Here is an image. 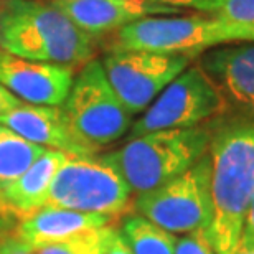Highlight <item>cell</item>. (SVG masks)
<instances>
[{
	"label": "cell",
	"instance_id": "1",
	"mask_svg": "<svg viewBox=\"0 0 254 254\" xmlns=\"http://www.w3.org/2000/svg\"><path fill=\"white\" fill-rule=\"evenodd\" d=\"M206 154L211 195L208 233L216 254H231L254 196V119L213 127Z\"/></svg>",
	"mask_w": 254,
	"mask_h": 254
},
{
	"label": "cell",
	"instance_id": "2",
	"mask_svg": "<svg viewBox=\"0 0 254 254\" xmlns=\"http://www.w3.org/2000/svg\"><path fill=\"white\" fill-rule=\"evenodd\" d=\"M0 50L76 69L94 57V38L50 0L0 2Z\"/></svg>",
	"mask_w": 254,
	"mask_h": 254
},
{
	"label": "cell",
	"instance_id": "3",
	"mask_svg": "<svg viewBox=\"0 0 254 254\" xmlns=\"http://www.w3.org/2000/svg\"><path fill=\"white\" fill-rule=\"evenodd\" d=\"M210 126L157 130L130 137L118 150L104 157L113 164L132 193L154 190L182 175L206 154L211 139Z\"/></svg>",
	"mask_w": 254,
	"mask_h": 254
},
{
	"label": "cell",
	"instance_id": "4",
	"mask_svg": "<svg viewBox=\"0 0 254 254\" xmlns=\"http://www.w3.org/2000/svg\"><path fill=\"white\" fill-rule=\"evenodd\" d=\"M254 43V32L210 13L145 17L116 32L114 48L196 58L233 43Z\"/></svg>",
	"mask_w": 254,
	"mask_h": 254
},
{
	"label": "cell",
	"instance_id": "5",
	"mask_svg": "<svg viewBox=\"0 0 254 254\" xmlns=\"http://www.w3.org/2000/svg\"><path fill=\"white\" fill-rule=\"evenodd\" d=\"M130 195L123 175L104 154L66 155L50 187L45 206L116 220L129 210Z\"/></svg>",
	"mask_w": 254,
	"mask_h": 254
},
{
	"label": "cell",
	"instance_id": "6",
	"mask_svg": "<svg viewBox=\"0 0 254 254\" xmlns=\"http://www.w3.org/2000/svg\"><path fill=\"white\" fill-rule=\"evenodd\" d=\"M62 108L76 132L99 150L124 137L134 123L96 58L74 73Z\"/></svg>",
	"mask_w": 254,
	"mask_h": 254
},
{
	"label": "cell",
	"instance_id": "7",
	"mask_svg": "<svg viewBox=\"0 0 254 254\" xmlns=\"http://www.w3.org/2000/svg\"><path fill=\"white\" fill-rule=\"evenodd\" d=\"M226 109V99L201 66L190 64L132 123L129 139L157 130L203 126L206 121L223 116Z\"/></svg>",
	"mask_w": 254,
	"mask_h": 254
},
{
	"label": "cell",
	"instance_id": "8",
	"mask_svg": "<svg viewBox=\"0 0 254 254\" xmlns=\"http://www.w3.org/2000/svg\"><path fill=\"white\" fill-rule=\"evenodd\" d=\"M134 211L172 235L210 228V159L205 154L195 165L154 190L135 195Z\"/></svg>",
	"mask_w": 254,
	"mask_h": 254
},
{
	"label": "cell",
	"instance_id": "9",
	"mask_svg": "<svg viewBox=\"0 0 254 254\" xmlns=\"http://www.w3.org/2000/svg\"><path fill=\"white\" fill-rule=\"evenodd\" d=\"M191 62L184 55L124 48H113L101 60L111 86L132 116L144 113Z\"/></svg>",
	"mask_w": 254,
	"mask_h": 254
},
{
	"label": "cell",
	"instance_id": "10",
	"mask_svg": "<svg viewBox=\"0 0 254 254\" xmlns=\"http://www.w3.org/2000/svg\"><path fill=\"white\" fill-rule=\"evenodd\" d=\"M74 73L69 66L32 62L0 50V86L22 103L63 106Z\"/></svg>",
	"mask_w": 254,
	"mask_h": 254
},
{
	"label": "cell",
	"instance_id": "11",
	"mask_svg": "<svg viewBox=\"0 0 254 254\" xmlns=\"http://www.w3.org/2000/svg\"><path fill=\"white\" fill-rule=\"evenodd\" d=\"M0 124L47 150L63 152L66 155H96L101 152L76 132L62 106L22 103L5 114Z\"/></svg>",
	"mask_w": 254,
	"mask_h": 254
},
{
	"label": "cell",
	"instance_id": "12",
	"mask_svg": "<svg viewBox=\"0 0 254 254\" xmlns=\"http://www.w3.org/2000/svg\"><path fill=\"white\" fill-rule=\"evenodd\" d=\"M198 64L220 89L228 106L254 119V43H233L208 50Z\"/></svg>",
	"mask_w": 254,
	"mask_h": 254
},
{
	"label": "cell",
	"instance_id": "13",
	"mask_svg": "<svg viewBox=\"0 0 254 254\" xmlns=\"http://www.w3.org/2000/svg\"><path fill=\"white\" fill-rule=\"evenodd\" d=\"M89 37L116 33L145 17L179 15L182 10L149 0H50Z\"/></svg>",
	"mask_w": 254,
	"mask_h": 254
},
{
	"label": "cell",
	"instance_id": "14",
	"mask_svg": "<svg viewBox=\"0 0 254 254\" xmlns=\"http://www.w3.org/2000/svg\"><path fill=\"white\" fill-rule=\"evenodd\" d=\"M113 221V218L94 213L45 206L33 215L18 220L15 228H12V235L30 251H37L40 248L69 240L79 233L111 226Z\"/></svg>",
	"mask_w": 254,
	"mask_h": 254
},
{
	"label": "cell",
	"instance_id": "15",
	"mask_svg": "<svg viewBox=\"0 0 254 254\" xmlns=\"http://www.w3.org/2000/svg\"><path fill=\"white\" fill-rule=\"evenodd\" d=\"M64 159L63 152L47 150L18 179L3 187V198L12 218L23 220L45 208L50 187Z\"/></svg>",
	"mask_w": 254,
	"mask_h": 254
},
{
	"label": "cell",
	"instance_id": "16",
	"mask_svg": "<svg viewBox=\"0 0 254 254\" xmlns=\"http://www.w3.org/2000/svg\"><path fill=\"white\" fill-rule=\"evenodd\" d=\"M118 231L134 254L175 253L177 236L137 213L126 215L119 223Z\"/></svg>",
	"mask_w": 254,
	"mask_h": 254
},
{
	"label": "cell",
	"instance_id": "17",
	"mask_svg": "<svg viewBox=\"0 0 254 254\" xmlns=\"http://www.w3.org/2000/svg\"><path fill=\"white\" fill-rule=\"evenodd\" d=\"M47 149L35 145L17 132L0 124V187L18 179Z\"/></svg>",
	"mask_w": 254,
	"mask_h": 254
},
{
	"label": "cell",
	"instance_id": "18",
	"mask_svg": "<svg viewBox=\"0 0 254 254\" xmlns=\"http://www.w3.org/2000/svg\"><path fill=\"white\" fill-rule=\"evenodd\" d=\"M113 231H114L113 225L98 228V230H89L79 233V235L69 238V240L40 248V250L32 253L33 254H104Z\"/></svg>",
	"mask_w": 254,
	"mask_h": 254
},
{
	"label": "cell",
	"instance_id": "19",
	"mask_svg": "<svg viewBox=\"0 0 254 254\" xmlns=\"http://www.w3.org/2000/svg\"><path fill=\"white\" fill-rule=\"evenodd\" d=\"M210 15L254 32V0H213Z\"/></svg>",
	"mask_w": 254,
	"mask_h": 254
},
{
	"label": "cell",
	"instance_id": "20",
	"mask_svg": "<svg viewBox=\"0 0 254 254\" xmlns=\"http://www.w3.org/2000/svg\"><path fill=\"white\" fill-rule=\"evenodd\" d=\"M174 254H216L208 228L195 230L177 238Z\"/></svg>",
	"mask_w": 254,
	"mask_h": 254
},
{
	"label": "cell",
	"instance_id": "21",
	"mask_svg": "<svg viewBox=\"0 0 254 254\" xmlns=\"http://www.w3.org/2000/svg\"><path fill=\"white\" fill-rule=\"evenodd\" d=\"M149 2L165 5V7H172V8H179L182 12L185 8H191L201 13H211V7H213V0H149Z\"/></svg>",
	"mask_w": 254,
	"mask_h": 254
},
{
	"label": "cell",
	"instance_id": "22",
	"mask_svg": "<svg viewBox=\"0 0 254 254\" xmlns=\"http://www.w3.org/2000/svg\"><path fill=\"white\" fill-rule=\"evenodd\" d=\"M104 254H134L130 251V248L127 246V243L124 241V238L121 236V233L118 231V228H114L113 235L109 238L108 248H106Z\"/></svg>",
	"mask_w": 254,
	"mask_h": 254
},
{
	"label": "cell",
	"instance_id": "23",
	"mask_svg": "<svg viewBox=\"0 0 254 254\" xmlns=\"http://www.w3.org/2000/svg\"><path fill=\"white\" fill-rule=\"evenodd\" d=\"M0 254H33V253L10 233V235L0 243Z\"/></svg>",
	"mask_w": 254,
	"mask_h": 254
},
{
	"label": "cell",
	"instance_id": "24",
	"mask_svg": "<svg viewBox=\"0 0 254 254\" xmlns=\"http://www.w3.org/2000/svg\"><path fill=\"white\" fill-rule=\"evenodd\" d=\"M20 104H22V101L15 98L12 93H8L3 86H0V119Z\"/></svg>",
	"mask_w": 254,
	"mask_h": 254
},
{
	"label": "cell",
	"instance_id": "25",
	"mask_svg": "<svg viewBox=\"0 0 254 254\" xmlns=\"http://www.w3.org/2000/svg\"><path fill=\"white\" fill-rule=\"evenodd\" d=\"M240 240L254 245V196H253V200H251L250 210H248V213H246L245 226H243V233H241Z\"/></svg>",
	"mask_w": 254,
	"mask_h": 254
},
{
	"label": "cell",
	"instance_id": "26",
	"mask_svg": "<svg viewBox=\"0 0 254 254\" xmlns=\"http://www.w3.org/2000/svg\"><path fill=\"white\" fill-rule=\"evenodd\" d=\"M12 221L5 220V218L0 215V243H2L5 238H7L10 233H12Z\"/></svg>",
	"mask_w": 254,
	"mask_h": 254
},
{
	"label": "cell",
	"instance_id": "27",
	"mask_svg": "<svg viewBox=\"0 0 254 254\" xmlns=\"http://www.w3.org/2000/svg\"><path fill=\"white\" fill-rule=\"evenodd\" d=\"M231 254H254V245L240 240L238 246L235 248V251H233Z\"/></svg>",
	"mask_w": 254,
	"mask_h": 254
},
{
	"label": "cell",
	"instance_id": "28",
	"mask_svg": "<svg viewBox=\"0 0 254 254\" xmlns=\"http://www.w3.org/2000/svg\"><path fill=\"white\" fill-rule=\"evenodd\" d=\"M0 215H2V216L5 218V220H8V221H12V220H13L12 215H10V211H8V208H7V203H5L2 187H0Z\"/></svg>",
	"mask_w": 254,
	"mask_h": 254
}]
</instances>
